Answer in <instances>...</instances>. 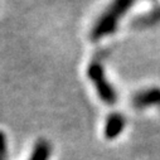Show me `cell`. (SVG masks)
Masks as SVG:
<instances>
[{
    "label": "cell",
    "mask_w": 160,
    "mask_h": 160,
    "mask_svg": "<svg viewBox=\"0 0 160 160\" xmlns=\"http://www.w3.org/2000/svg\"><path fill=\"white\" fill-rule=\"evenodd\" d=\"M135 3L136 0H112L106 10L96 20L91 30L92 41H100V39L115 33L120 19L128 14V12L135 5Z\"/></svg>",
    "instance_id": "obj_1"
},
{
    "label": "cell",
    "mask_w": 160,
    "mask_h": 160,
    "mask_svg": "<svg viewBox=\"0 0 160 160\" xmlns=\"http://www.w3.org/2000/svg\"><path fill=\"white\" fill-rule=\"evenodd\" d=\"M87 76L95 85L98 97L107 105H115L117 101V95L115 88L106 78L102 63L98 61H92L87 68Z\"/></svg>",
    "instance_id": "obj_2"
},
{
    "label": "cell",
    "mask_w": 160,
    "mask_h": 160,
    "mask_svg": "<svg viewBox=\"0 0 160 160\" xmlns=\"http://www.w3.org/2000/svg\"><path fill=\"white\" fill-rule=\"evenodd\" d=\"M51 155V144L47 140H39L30 155L29 160H48Z\"/></svg>",
    "instance_id": "obj_6"
},
{
    "label": "cell",
    "mask_w": 160,
    "mask_h": 160,
    "mask_svg": "<svg viewBox=\"0 0 160 160\" xmlns=\"http://www.w3.org/2000/svg\"><path fill=\"white\" fill-rule=\"evenodd\" d=\"M0 160H3V158H0Z\"/></svg>",
    "instance_id": "obj_8"
},
{
    "label": "cell",
    "mask_w": 160,
    "mask_h": 160,
    "mask_svg": "<svg viewBox=\"0 0 160 160\" xmlns=\"http://www.w3.org/2000/svg\"><path fill=\"white\" fill-rule=\"evenodd\" d=\"M159 22H160V5H156L149 13L138 17L134 20L132 25L136 28H146V27H151Z\"/></svg>",
    "instance_id": "obj_5"
},
{
    "label": "cell",
    "mask_w": 160,
    "mask_h": 160,
    "mask_svg": "<svg viewBox=\"0 0 160 160\" xmlns=\"http://www.w3.org/2000/svg\"><path fill=\"white\" fill-rule=\"evenodd\" d=\"M8 152V144H7V136L3 131H0V158H5Z\"/></svg>",
    "instance_id": "obj_7"
},
{
    "label": "cell",
    "mask_w": 160,
    "mask_h": 160,
    "mask_svg": "<svg viewBox=\"0 0 160 160\" xmlns=\"http://www.w3.org/2000/svg\"><path fill=\"white\" fill-rule=\"evenodd\" d=\"M126 125V120L121 113H111L107 120H106V125H105V136L106 139H115L117 138L121 131L125 129Z\"/></svg>",
    "instance_id": "obj_4"
},
{
    "label": "cell",
    "mask_w": 160,
    "mask_h": 160,
    "mask_svg": "<svg viewBox=\"0 0 160 160\" xmlns=\"http://www.w3.org/2000/svg\"><path fill=\"white\" fill-rule=\"evenodd\" d=\"M132 105L138 108H145L155 105L160 106V88L151 87L138 92L132 97Z\"/></svg>",
    "instance_id": "obj_3"
}]
</instances>
